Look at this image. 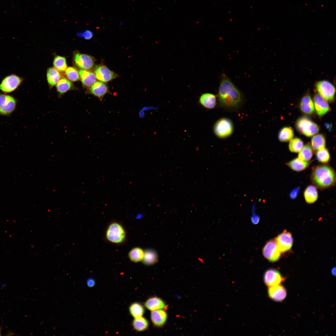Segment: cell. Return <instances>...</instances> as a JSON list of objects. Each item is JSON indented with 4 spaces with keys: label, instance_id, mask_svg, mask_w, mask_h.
Here are the masks:
<instances>
[{
    "label": "cell",
    "instance_id": "6da1fadb",
    "mask_svg": "<svg viewBox=\"0 0 336 336\" xmlns=\"http://www.w3.org/2000/svg\"><path fill=\"white\" fill-rule=\"evenodd\" d=\"M218 98L220 106L229 111L238 110L243 102L241 92L225 74L222 75Z\"/></svg>",
    "mask_w": 336,
    "mask_h": 336
},
{
    "label": "cell",
    "instance_id": "7a4b0ae2",
    "mask_svg": "<svg viewBox=\"0 0 336 336\" xmlns=\"http://www.w3.org/2000/svg\"><path fill=\"white\" fill-rule=\"evenodd\" d=\"M310 177L312 183L320 189L331 188L336 183L335 170L331 166L326 164L314 167Z\"/></svg>",
    "mask_w": 336,
    "mask_h": 336
},
{
    "label": "cell",
    "instance_id": "3957f363",
    "mask_svg": "<svg viewBox=\"0 0 336 336\" xmlns=\"http://www.w3.org/2000/svg\"><path fill=\"white\" fill-rule=\"evenodd\" d=\"M105 240L110 244L120 245L124 244L127 239V233L124 225L119 222H110L105 230Z\"/></svg>",
    "mask_w": 336,
    "mask_h": 336
},
{
    "label": "cell",
    "instance_id": "277c9868",
    "mask_svg": "<svg viewBox=\"0 0 336 336\" xmlns=\"http://www.w3.org/2000/svg\"><path fill=\"white\" fill-rule=\"evenodd\" d=\"M213 130L218 138L224 139L231 136L234 131V125L231 120L226 118H222L215 123Z\"/></svg>",
    "mask_w": 336,
    "mask_h": 336
},
{
    "label": "cell",
    "instance_id": "5b68a950",
    "mask_svg": "<svg viewBox=\"0 0 336 336\" xmlns=\"http://www.w3.org/2000/svg\"><path fill=\"white\" fill-rule=\"evenodd\" d=\"M296 127L301 133L305 136L311 137L318 133L319 130V126L311 119L306 117L299 118L296 121Z\"/></svg>",
    "mask_w": 336,
    "mask_h": 336
},
{
    "label": "cell",
    "instance_id": "8992f818",
    "mask_svg": "<svg viewBox=\"0 0 336 336\" xmlns=\"http://www.w3.org/2000/svg\"><path fill=\"white\" fill-rule=\"evenodd\" d=\"M316 91L324 100L329 102L334 101L335 88L331 82L326 80L317 82L315 84Z\"/></svg>",
    "mask_w": 336,
    "mask_h": 336
},
{
    "label": "cell",
    "instance_id": "52a82bcc",
    "mask_svg": "<svg viewBox=\"0 0 336 336\" xmlns=\"http://www.w3.org/2000/svg\"><path fill=\"white\" fill-rule=\"evenodd\" d=\"M22 81V78L15 74L7 76L0 84V90L4 93L11 92L17 89Z\"/></svg>",
    "mask_w": 336,
    "mask_h": 336
},
{
    "label": "cell",
    "instance_id": "ba28073f",
    "mask_svg": "<svg viewBox=\"0 0 336 336\" xmlns=\"http://www.w3.org/2000/svg\"><path fill=\"white\" fill-rule=\"evenodd\" d=\"M264 257L269 261L274 262L278 261L281 257L280 251L275 239L267 241L262 250Z\"/></svg>",
    "mask_w": 336,
    "mask_h": 336
},
{
    "label": "cell",
    "instance_id": "9c48e42d",
    "mask_svg": "<svg viewBox=\"0 0 336 336\" xmlns=\"http://www.w3.org/2000/svg\"><path fill=\"white\" fill-rule=\"evenodd\" d=\"M16 100L10 95L0 93V115H8L15 110Z\"/></svg>",
    "mask_w": 336,
    "mask_h": 336
},
{
    "label": "cell",
    "instance_id": "30bf717a",
    "mask_svg": "<svg viewBox=\"0 0 336 336\" xmlns=\"http://www.w3.org/2000/svg\"><path fill=\"white\" fill-rule=\"evenodd\" d=\"M275 239L281 253L289 251L292 246L293 239L292 235L286 230H284Z\"/></svg>",
    "mask_w": 336,
    "mask_h": 336
},
{
    "label": "cell",
    "instance_id": "8fae6325",
    "mask_svg": "<svg viewBox=\"0 0 336 336\" xmlns=\"http://www.w3.org/2000/svg\"><path fill=\"white\" fill-rule=\"evenodd\" d=\"M73 60L75 65L81 69L88 70L92 68L95 62L91 56L77 52L74 54Z\"/></svg>",
    "mask_w": 336,
    "mask_h": 336
},
{
    "label": "cell",
    "instance_id": "7c38bea8",
    "mask_svg": "<svg viewBox=\"0 0 336 336\" xmlns=\"http://www.w3.org/2000/svg\"><path fill=\"white\" fill-rule=\"evenodd\" d=\"M285 278L279 272L274 269L268 270L264 275V280L268 287L279 285Z\"/></svg>",
    "mask_w": 336,
    "mask_h": 336
},
{
    "label": "cell",
    "instance_id": "4fadbf2b",
    "mask_svg": "<svg viewBox=\"0 0 336 336\" xmlns=\"http://www.w3.org/2000/svg\"><path fill=\"white\" fill-rule=\"evenodd\" d=\"M97 79L104 82H108L116 77V75L113 71L104 65L98 66L95 71Z\"/></svg>",
    "mask_w": 336,
    "mask_h": 336
},
{
    "label": "cell",
    "instance_id": "5bb4252c",
    "mask_svg": "<svg viewBox=\"0 0 336 336\" xmlns=\"http://www.w3.org/2000/svg\"><path fill=\"white\" fill-rule=\"evenodd\" d=\"M313 101L314 108L319 116L322 117L330 110V107L327 101L319 94H315Z\"/></svg>",
    "mask_w": 336,
    "mask_h": 336
},
{
    "label": "cell",
    "instance_id": "9a60e30c",
    "mask_svg": "<svg viewBox=\"0 0 336 336\" xmlns=\"http://www.w3.org/2000/svg\"><path fill=\"white\" fill-rule=\"evenodd\" d=\"M88 92L101 100L109 92L108 86L105 82L96 81L89 88Z\"/></svg>",
    "mask_w": 336,
    "mask_h": 336
},
{
    "label": "cell",
    "instance_id": "2e32d148",
    "mask_svg": "<svg viewBox=\"0 0 336 336\" xmlns=\"http://www.w3.org/2000/svg\"><path fill=\"white\" fill-rule=\"evenodd\" d=\"M268 294L269 297L273 300L281 301L286 297L287 292L284 287L279 284L269 287Z\"/></svg>",
    "mask_w": 336,
    "mask_h": 336
},
{
    "label": "cell",
    "instance_id": "e0dca14e",
    "mask_svg": "<svg viewBox=\"0 0 336 336\" xmlns=\"http://www.w3.org/2000/svg\"><path fill=\"white\" fill-rule=\"evenodd\" d=\"M78 72L82 83L85 87H90L96 82V78L93 72L80 69Z\"/></svg>",
    "mask_w": 336,
    "mask_h": 336
},
{
    "label": "cell",
    "instance_id": "ac0fdd59",
    "mask_svg": "<svg viewBox=\"0 0 336 336\" xmlns=\"http://www.w3.org/2000/svg\"><path fill=\"white\" fill-rule=\"evenodd\" d=\"M167 317L166 312L163 309L152 311L151 314L152 323L157 327L163 326L166 321Z\"/></svg>",
    "mask_w": 336,
    "mask_h": 336
},
{
    "label": "cell",
    "instance_id": "d6986e66",
    "mask_svg": "<svg viewBox=\"0 0 336 336\" xmlns=\"http://www.w3.org/2000/svg\"><path fill=\"white\" fill-rule=\"evenodd\" d=\"M301 111L307 114H311L315 111L314 103L308 94L305 95L302 98L300 104Z\"/></svg>",
    "mask_w": 336,
    "mask_h": 336
},
{
    "label": "cell",
    "instance_id": "ffe728a7",
    "mask_svg": "<svg viewBox=\"0 0 336 336\" xmlns=\"http://www.w3.org/2000/svg\"><path fill=\"white\" fill-rule=\"evenodd\" d=\"M199 102L205 108L208 109H212L216 105V97L215 95L212 93H205L200 97Z\"/></svg>",
    "mask_w": 336,
    "mask_h": 336
},
{
    "label": "cell",
    "instance_id": "44dd1931",
    "mask_svg": "<svg viewBox=\"0 0 336 336\" xmlns=\"http://www.w3.org/2000/svg\"><path fill=\"white\" fill-rule=\"evenodd\" d=\"M304 197L306 202L307 203H314L318 198L317 188L313 185L307 186L304 191Z\"/></svg>",
    "mask_w": 336,
    "mask_h": 336
},
{
    "label": "cell",
    "instance_id": "7402d4cb",
    "mask_svg": "<svg viewBox=\"0 0 336 336\" xmlns=\"http://www.w3.org/2000/svg\"><path fill=\"white\" fill-rule=\"evenodd\" d=\"M145 307L151 311L163 309L166 306L164 301L160 298L156 297H151L145 302Z\"/></svg>",
    "mask_w": 336,
    "mask_h": 336
},
{
    "label": "cell",
    "instance_id": "603a6c76",
    "mask_svg": "<svg viewBox=\"0 0 336 336\" xmlns=\"http://www.w3.org/2000/svg\"><path fill=\"white\" fill-rule=\"evenodd\" d=\"M62 77L61 72L55 68H49L47 72V80L48 84L50 87L56 85Z\"/></svg>",
    "mask_w": 336,
    "mask_h": 336
},
{
    "label": "cell",
    "instance_id": "cb8c5ba5",
    "mask_svg": "<svg viewBox=\"0 0 336 336\" xmlns=\"http://www.w3.org/2000/svg\"><path fill=\"white\" fill-rule=\"evenodd\" d=\"M310 164L309 161H303L298 157L294 158L286 163V165L291 169L297 172L305 169Z\"/></svg>",
    "mask_w": 336,
    "mask_h": 336
},
{
    "label": "cell",
    "instance_id": "d4e9b609",
    "mask_svg": "<svg viewBox=\"0 0 336 336\" xmlns=\"http://www.w3.org/2000/svg\"><path fill=\"white\" fill-rule=\"evenodd\" d=\"M56 88L60 95H62L74 88L71 82L65 77H61L56 84Z\"/></svg>",
    "mask_w": 336,
    "mask_h": 336
},
{
    "label": "cell",
    "instance_id": "484cf974",
    "mask_svg": "<svg viewBox=\"0 0 336 336\" xmlns=\"http://www.w3.org/2000/svg\"><path fill=\"white\" fill-rule=\"evenodd\" d=\"M325 138L323 135L319 134L314 135L311 140V146L315 151L325 147Z\"/></svg>",
    "mask_w": 336,
    "mask_h": 336
},
{
    "label": "cell",
    "instance_id": "4316f807",
    "mask_svg": "<svg viewBox=\"0 0 336 336\" xmlns=\"http://www.w3.org/2000/svg\"><path fill=\"white\" fill-rule=\"evenodd\" d=\"M144 251L139 247H135L132 249L128 253V257L132 262L137 263L142 260Z\"/></svg>",
    "mask_w": 336,
    "mask_h": 336
},
{
    "label": "cell",
    "instance_id": "83f0119b",
    "mask_svg": "<svg viewBox=\"0 0 336 336\" xmlns=\"http://www.w3.org/2000/svg\"><path fill=\"white\" fill-rule=\"evenodd\" d=\"M313 155V150L311 145L308 143L303 147L299 152L298 157L303 161H309Z\"/></svg>",
    "mask_w": 336,
    "mask_h": 336
},
{
    "label": "cell",
    "instance_id": "f1b7e54d",
    "mask_svg": "<svg viewBox=\"0 0 336 336\" xmlns=\"http://www.w3.org/2000/svg\"><path fill=\"white\" fill-rule=\"evenodd\" d=\"M132 326L134 329L138 331H142L148 327V322L142 316L135 318L132 322Z\"/></svg>",
    "mask_w": 336,
    "mask_h": 336
},
{
    "label": "cell",
    "instance_id": "f546056e",
    "mask_svg": "<svg viewBox=\"0 0 336 336\" xmlns=\"http://www.w3.org/2000/svg\"><path fill=\"white\" fill-rule=\"evenodd\" d=\"M294 132L293 129L290 127H284L280 131L278 138L279 140L282 142H287L290 141L293 138Z\"/></svg>",
    "mask_w": 336,
    "mask_h": 336
},
{
    "label": "cell",
    "instance_id": "4dcf8cb0",
    "mask_svg": "<svg viewBox=\"0 0 336 336\" xmlns=\"http://www.w3.org/2000/svg\"><path fill=\"white\" fill-rule=\"evenodd\" d=\"M157 260L156 253L153 250H147L144 251V254L142 260L143 263L147 265H151L155 263Z\"/></svg>",
    "mask_w": 336,
    "mask_h": 336
},
{
    "label": "cell",
    "instance_id": "1f68e13d",
    "mask_svg": "<svg viewBox=\"0 0 336 336\" xmlns=\"http://www.w3.org/2000/svg\"><path fill=\"white\" fill-rule=\"evenodd\" d=\"M129 310L130 314L134 318L142 316L144 312L143 306L138 302L131 304L130 306Z\"/></svg>",
    "mask_w": 336,
    "mask_h": 336
},
{
    "label": "cell",
    "instance_id": "d6a6232c",
    "mask_svg": "<svg viewBox=\"0 0 336 336\" xmlns=\"http://www.w3.org/2000/svg\"><path fill=\"white\" fill-rule=\"evenodd\" d=\"M316 159L324 164L328 163L330 160V156L328 150L324 147L315 151Z\"/></svg>",
    "mask_w": 336,
    "mask_h": 336
},
{
    "label": "cell",
    "instance_id": "836d02e7",
    "mask_svg": "<svg viewBox=\"0 0 336 336\" xmlns=\"http://www.w3.org/2000/svg\"><path fill=\"white\" fill-rule=\"evenodd\" d=\"M53 65L56 69L61 72H64L67 68L66 58L60 56L58 55L54 58Z\"/></svg>",
    "mask_w": 336,
    "mask_h": 336
},
{
    "label": "cell",
    "instance_id": "e575fe53",
    "mask_svg": "<svg viewBox=\"0 0 336 336\" xmlns=\"http://www.w3.org/2000/svg\"><path fill=\"white\" fill-rule=\"evenodd\" d=\"M303 142L301 139L295 138L290 140L289 144V149L292 152H299L303 148Z\"/></svg>",
    "mask_w": 336,
    "mask_h": 336
},
{
    "label": "cell",
    "instance_id": "d590c367",
    "mask_svg": "<svg viewBox=\"0 0 336 336\" xmlns=\"http://www.w3.org/2000/svg\"><path fill=\"white\" fill-rule=\"evenodd\" d=\"M65 74L68 79L71 82H77L80 79L78 72L72 67L67 68L65 71Z\"/></svg>",
    "mask_w": 336,
    "mask_h": 336
},
{
    "label": "cell",
    "instance_id": "8d00e7d4",
    "mask_svg": "<svg viewBox=\"0 0 336 336\" xmlns=\"http://www.w3.org/2000/svg\"><path fill=\"white\" fill-rule=\"evenodd\" d=\"M77 36L84 38L85 40H89L91 39L93 36V32L90 30H86L82 32H79L77 33Z\"/></svg>",
    "mask_w": 336,
    "mask_h": 336
},
{
    "label": "cell",
    "instance_id": "74e56055",
    "mask_svg": "<svg viewBox=\"0 0 336 336\" xmlns=\"http://www.w3.org/2000/svg\"><path fill=\"white\" fill-rule=\"evenodd\" d=\"M256 203H254L253 204L252 211L253 213L252 216H251V219L252 222L254 224H257L258 223L259 221L260 217H259L255 213V209Z\"/></svg>",
    "mask_w": 336,
    "mask_h": 336
},
{
    "label": "cell",
    "instance_id": "f35d334b",
    "mask_svg": "<svg viewBox=\"0 0 336 336\" xmlns=\"http://www.w3.org/2000/svg\"><path fill=\"white\" fill-rule=\"evenodd\" d=\"M300 188L296 187L292 190L289 193V196L291 199H295L298 196L300 192Z\"/></svg>",
    "mask_w": 336,
    "mask_h": 336
},
{
    "label": "cell",
    "instance_id": "ab89813d",
    "mask_svg": "<svg viewBox=\"0 0 336 336\" xmlns=\"http://www.w3.org/2000/svg\"><path fill=\"white\" fill-rule=\"evenodd\" d=\"M86 284L87 286L89 287H92L94 286L95 282L94 279L92 278H89L86 280Z\"/></svg>",
    "mask_w": 336,
    "mask_h": 336
},
{
    "label": "cell",
    "instance_id": "60d3db41",
    "mask_svg": "<svg viewBox=\"0 0 336 336\" xmlns=\"http://www.w3.org/2000/svg\"><path fill=\"white\" fill-rule=\"evenodd\" d=\"M326 128L329 129H331V125L329 123H326L325 124Z\"/></svg>",
    "mask_w": 336,
    "mask_h": 336
},
{
    "label": "cell",
    "instance_id": "b9f144b4",
    "mask_svg": "<svg viewBox=\"0 0 336 336\" xmlns=\"http://www.w3.org/2000/svg\"><path fill=\"white\" fill-rule=\"evenodd\" d=\"M335 271H336L335 268H335H333L332 269V273L334 275H335V273H336Z\"/></svg>",
    "mask_w": 336,
    "mask_h": 336
},
{
    "label": "cell",
    "instance_id": "7bdbcfd3",
    "mask_svg": "<svg viewBox=\"0 0 336 336\" xmlns=\"http://www.w3.org/2000/svg\"><path fill=\"white\" fill-rule=\"evenodd\" d=\"M1 335V328H0V335Z\"/></svg>",
    "mask_w": 336,
    "mask_h": 336
}]
</instances>
